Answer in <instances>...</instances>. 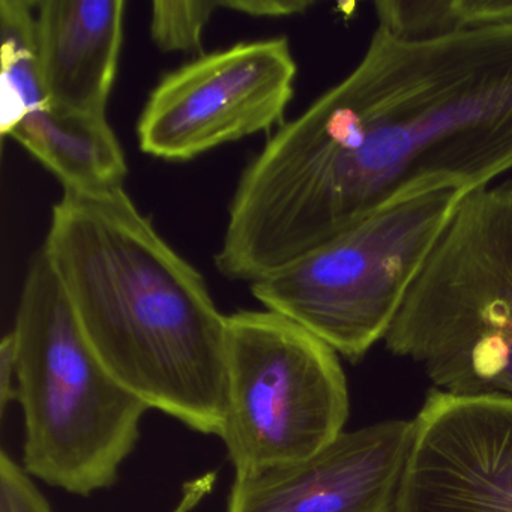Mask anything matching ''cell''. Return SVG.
<instances>
[{"label":"cell","mask_w":512,"mask_h":512,"mask_svg":"<svg viewBox=\"0 0 512 512\" xmlns=\"http://www.w3.org/2000/svg\"><path fill=\"white\" fill-rule=\"evenodd\" d=\"M7 137L52 172L64 191L124 187L127 160L107 118L65 116L46 103L23 116Z\"/></svg>","instance_id":"cell-11"},{"label":"cell","mask_w":512,"mask_h":512,"mask_svg":"<svg viewBox=\"0 0 512 512\" xmlns=\"http://www.w3.org/2000/svg\"><path fill=\"white\" fill-rule=\"evenodd\" d=\"M298 65L287 38L239 43L170 71L137 121L143 154L184 163L283 127Z\"/></svg>","instance_id":"cell-7"},{"label":"cell","mask_w":512,"mask_h":512,"mask_svg":"<svg viewBox=\"0 0 512 512\" xmlns=\"http://www.w3.org/2000/svg\"><path fill=\"white\" fill-rule=\"evenodd\" d=\"M11 332L26 472L76 496L109 490L151 409L98 358L43 250L29 266Z\"/></svg>","instance_id":"cell-3"},{"label":"cell","mask_w":512,"mask_h":512,"mask_svg":"<svg viewBox=\"0 0 512 512\" xmlns=\"http://www.w3.org/2000/svg\"><path fill=\"white\" fill-rule=\"evenodd\" d=\"M412 421L343 431L307 460L235 478L227 512H395Z\"/></svg>","instance_id":"cell-9"},{"label":"cell","mask_w":512,"mask_h":512,"mask_svg":"<svg viewBox=\"0 0 512 512\" xmlns=\"http://www.w3.org/2000/svg\"><path fill=\"white\" fill-rule=\"evenodd\" d=\"M124 0L35 2V53L47 103L65 116L107 118L124 41Z\"/></svg>","instance_id":"cell-10"},{"label":"cell","mask_w":512,"mask_h":512,"mask_svg":"<svg viewBox=\"0 0 512 512\" xmlns=\"http://www.w3.org/2000/svg\"><path fill=\"white\" fill-rule=\"evenodd\" d=\"M226 406L220 439L235 478L313 457L349 418L338 353L286 316H227Z\"/></svg>","instance_id":"cell-6"},{"label":"cell","mask_w":512,"mask_h":512,"mask_svg":"<svg viewBox=\"0 0 512 512\" xmlns=\"http://www.w3.org/2000/svg\"><path fill=\"white\" fill-rule=\"evenodd\" d=\"M43 251L113 377L149 409L220 436L227 316L124 187L64 191Z\"/></svg>","instance_id":"cell-2"},{"label":"cell","mask_w":512,"mask_h":512,"mask_svg":"<svg viewBox=\"0 0 512 512\" xmlns=\"http://www.w3.org/2000/svg\"><path fill=\"white\" fill-rule=\"evenodd\" d=\"M223 10L259 19H280V17L298 16L314 7L308 0H224Z\"/></svg>","instance_id":"cell-15"},{"label":"cell","mask_w":512,"mask_h":512,"mask_svg":"<svg viewBox=\"0 0 512 512\" xmlns=\"http://www.w3.org/2000/svg\"><path fill=\"white\" fill-rule=\"evenodd\" d=\"M466 194L439 190L371 215L251 283L254 298L355 362L385 340Z\"/></svg>","instance_id":"cell-5"},{"label":"cell","mask_w":512,"mask_h":512,"mask_svg":"<svg viewBox=\"0 0 512 512\" xmlns=\"http://www.w3.org/2000/svg\"><path fill=\"white\" fill-rule=\"evenodd\" d=\"M383 341L440 391L512 398V181L461 199Z\"/></svg>","instance_id":"cell-4"},{"label":"cell","mask_w":512,"mask_h":512,"mask_svg":"<svg viewBox=\"0 0 512 512\" xmlns=\"http://www.w3.org/2000/svg\"><path fill=\"white\" fill-rule=\"evenodd\" d=\"M0 512H55L23 464L5 449L0 454Z\"/></svg>","instance_id":"cell-14"},{"label":"cell","mask_w":512,"mask_h":512,"mask_svg":"<svg viewBox=\"0 0 512 512\" xmlns=\"http://www.w3.org/2000/svg\"><path fill=\"white\" fill-rule=\"evenodd\" d=\"M512 170V26L434 40L377 28L355 70L245 167L215 268L262 280L371 215Z\"/></svg>","instance_id":"cell-1"},{"label":"cell","mask_w":512,"mask_h":512,"mask_svg":"<svg viewBox=\"0 0 512 512\" xmlns=\"http://www.w3.org/2000/svg\"><path fill=\"white\" fill-rule=\"evenodd\" d=\"M221 0H157L151 7V38L164 53H199L203 34Z\"/></svg>","instance_id":"cell-13"},{"label":"cell","mask_w":512,"mask_h":512,"mask_svg":"<svg viewBox=\"0 0 512 512\" xmlns=\"http://www.w3.org/2000/svg\"><path fill=\"white\" fill-rule=\"evenodd\" d=\"M16 340L8 332L0 343V412L5 415L8 404L17 400L16 382Z\"/></svg>","instance_id":"cell-16"},{"label":"cell","mask_w":512,"mask_h":512,"mask_svg":"<svg viewBox=\"0 0 512 512\" xmlns=\"http://www.w3.org/2000/svg\"><path fill=\"white\" fill-rule=\"evenodd\" d=\"M377 28L401 40H434L512 26V0H382Z\"/></svg>","instance_id":"cell-12"},{"label":"cell","mask_w":512,"mask_h":512,"mask_svg":"<svg viewBox=\"0 0 512 512\" xmlns=\"http://www.w3.org/2000/svg\"><path fill=\"white\" fill-rule=\"evenodd\" d=\"M395 512H512V398L433 388L413 419Z\"/></svg>","instance_id":"cell-8"}]
</instances>
